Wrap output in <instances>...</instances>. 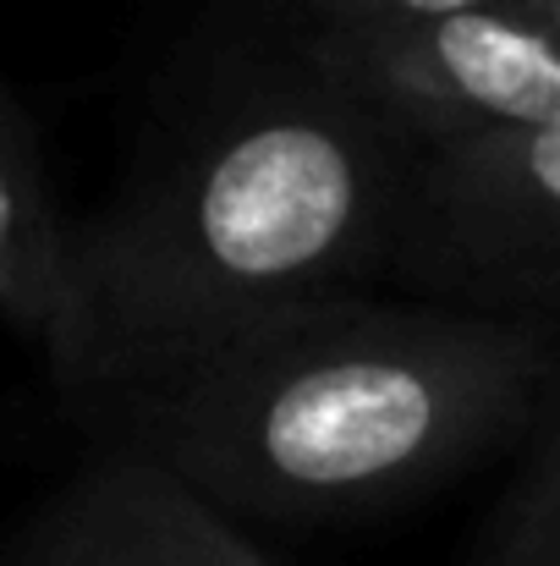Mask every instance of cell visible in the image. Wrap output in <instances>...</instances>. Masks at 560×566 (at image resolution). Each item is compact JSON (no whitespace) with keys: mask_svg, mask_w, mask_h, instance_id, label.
Instances as JSON below:
<instances>
[{"mask_svg":"<svg viewBox=\"0 0 560 566\" xmlns=\"http://www.w3.org/2000/svg\"><path fill=\"white\" fill-rule=\"evenodd\" d=\"M560 319L336 292L133 358L72 412L236 523L336 528L522 446Z\"/></svg>","mask_w":560,"mask_h":566,"instance_id":"cell-1","label":"cell"},{"mask_svg":"<svg viewBox=\"0 0 560 566\" xmlns=\"http://www.w3.org/2000/svg\"><path fill=\"white\" fill-rule=\"evenodd\" d=\"M412 160L418 144L264 0L220 22L177 66L127 182L77 226L94 379L270 308L390 281Z\"/></svg>","mask_w":560,"mask_h":566,"instance_id":"cell-2","label":"cell"},{"mask_svg":"<svg viewBox=\"0 0 560 566\" xmlns=\"http://www.w3.org/2000/svg\"><path fill=\"white\" fill-rule=\"evenodd\" d=\"M390 281L456 308L560 319V116L423 144Z\"/></svg>","mask_w":560,"mask_h":566,"instance_id":"cell-3","label":"cell"},{"mask_svg":"<svg viewBox=\"0 0 560 566\" xmlns=\"http://www.w3.org/2000/svg\"><path fill=\"white\" fill-rule=\"evenodd\" d=\"M275 22L418 149L560 116V50L533 0L347 28Z\"/></svg>","mask_w":560,"mask_h":566,"instance_id":"cell-4","label":"cell"},{"mask_svg":"<svg viewBox=\"0 0 560 566\" xmlns=\"http://www.w3.org/2000/svg\"><path fill=\"white\" fill-rule=\"evenodd\" d=\"M0 325L44 358L50 385L66 401L99 369V336L77 270V226H66L39 133L6 83H0Z\"/></svg>","mask_w":560,"mask_h":566,"instance_id":"cell-5","label":"cell"},{"mask_svg":"<svg viewBox=\"0 0 560 566\" xmlns=\"http://www.w3.org/2000/svg\"><path fill=\"white\" fill-rule=\"evenodd\" d=\"M88 473L144 566H270L231 512L209 506L171 473L121 451H99Z\"/></svg>","mask_w":560,"mask_h":566,"instance_id":"cell-6","label":"cell"},{"mask_svg":"<svg viewBox=\"0 0 560 566\" xmlns=\"http://www.w3.org/2000/svg\"><path fill=\"white\" fill-rule=\"evenodd\" d=\"M467 566H560V369L522 434V468L473 539Z\"/></svg>","mask_w":560,"mask_h":566,"instance_id":"cell-7","label":"cell"},{"mask_svg":"<svg viewBox=\"0 0 560 566\" xmlns=\"http://www.w3.org/2000/svg\"><path fill=\"white\" fill-rule=\"evenodd\" d=\"M11 566H144V562L121 539L94 473L83 468L61 495H50L39 506V517L28 523Z\"/></svg>","mask_w":560,"mask_h":566,"instance_id":"cell-8","label":"cell"},{"mask_svg":"<svg viewBox=\"0 0 560 566\" xmlns=\"http://www.w3.org/2000/svg\"><path fill=\"white\" fill-rule=\"evenodd\" d=\"M286 22L308 28H347V22H406V17H440L467 6H500V0H264Z\"/></svg>","mask_w":560,"mask_h":566,"instance_id":"cell-9","label":"cell"},{"mask_svg":"<svg viewBox=\"0 0 560 566\" xmlns=\"http://www.w3.org/2000/svg\"><path fill=\"white\" fill-rule=\"evenodd\" d=\"M539 6V17L550 22V33H556V50H560V0H533Z\"/></svg>","mask_w":560,"mask_h":566,"instance_id":"cell-10","label":"cell"}]
</instances>
